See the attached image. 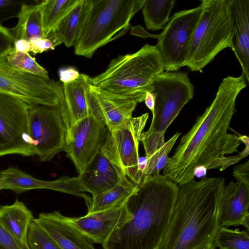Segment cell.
Masks as SVG:
<instances>
[{
    "label": "cell",
    "mask_w": 249,
    "mask_h": 249,
    "mask_svg": "<svg viewBox=\"0 0 249 249\" xmlns=\"http://www.w3.org/2000/svg\"><path fill=\"white\" fill-rule=\"evenodd\" d=\"M247 86L242 75L222 79L213 102L182 137L163 168L164 176L181 185L194 180L199 168L223 171L247 156L242 151L226 157L238 151L241 143L239 137L228 133V130L236 112V98Z\"/></svg>",
    "instance_id": "1"
},
{
    "label": "cell",
    "mask_w": 249,
    "mask_h": 249,
    "mask_svg": "<svg viewBox=\"0 0 249 249\" xmlns=\"http://www.w3.org/2000/svg\"><path fill=\"white\" fill-rule=\"evenodd\" d=\"M178 185L162 175L147 177L125 203L128 219L103 249H159L170 223Z\"/></svg>",
    "instance_id": "2"
},
{
    "label": "cell",
    "mask_w": 249,
    "mask_h": 249,
    "mask_svg": "<svg viewBox=\"0 0 249 249\" xmlns=\"http://www.w3.org/2000/svg\"><path fill=\"white\" fill-rule=\"evenodd\" d=\"M225 185L221 178L203 177L178 185L171 219L159 249H216L219 208Z\"/></svg>",
    "instance_id": "3"
},
{
    "label": "cell",
    "mask_w": 249,
    "mask_h": 249,
    "mask_svg": "<svg viewBox=\"0 0 249 249\" xmlns=\"http://www.w3.org/2000/svg\"><path fill=\"white\" fill-rule=\"evenodd\" d=\"M156 45H144L138 51L112 59L103 72L89 77L90 84L107 91L144 101L152 79L164 71Z\"/></svg>",
    "instance_id": "4"
},
{
    "label": "cell",
    "mask_w": 249,
    "mask_h": 249,
    "mask_svg": "<svg viewBox=\"0 0 249 249\" xmlns=\"http://www.w3.org/2000/svg\"><path fill=\"white\" fill-rule=\"evenodd\" d=\"M144 0H91L80 36L74 46L75 54L90 58L96 51L124 35L130 21Z\"/></svg>",
    "instance_id": "5"
},
{
    "label": "cell",
    "mask_w": 249,
    "mask_h": 249,
    "mask_svg": "<svg viewBox=\"0 0 249 249\" xmlns=\"http://www.w3.org/2000/svg\"><path fill=\"white\" fill-rule=\"evenodd\" d=\"M202 12L190 43L185 66L201 71L218 53L232 48V24L228 0H201Z\"/></svg>",
    "instance_id": "6"
},
{
    "label": "cell",
    "mask_w": 249,
    "mask_h": 249,
    "mask_svg": "<svg viewBox=\"0 0 249 249\" xmlns=\"http://www.w3.org/2000/svg\"><path fill=\"white\" fill-rule=\"evenodd\" d=\"M155 106L149 133H165L184 106L192 99L194 87L182 71H163L152 80L148 91Z\"/></svg>",
    "instance_id": "7"
},
{
    "label": "cell",
    "mask_w": 249,
    "mask_h": 249,
    "mask_svg": "<svg viewBox=\"0 0 249 249\" xmlns=\"http://www.w3.org/2000/svg\"><path fill=\"white\" fill-rule=\"evenodd\" d=\"M0 92L30 106L58 107L63 98L62 82L15 69L7 62L5 54L0 56Z\"/></svg>",
    "instance_id": "8"
},
{
    "label": "cell",
    "mask_w": 249,
    "mask_h": 249,
    "mask_svg": "<svg viewBox=\"0 0 249 249\" xmlns=\"http://www.w3.org/2000/svg\"><path fill=\"white\" fill-rule=\"evenodd\" d=\"M202 12V6L175 13L160 35L156 45L166 71L185 66L192 37Z\"/></svg>",
    "instance_id": "9"
},
{
    "label": "cell",
    "mask_w": 249,
    "mask_h": 249,
    "mask_svg": "<svg viewBox=\"0 0 249 249\" xmlns=\"http://www.w3.org/2000/svg\"><path fill=\"white\" fill-rule=\"evenodd\" d=\"M148 117V113L132 117L112 131H108L103 146L112 161L136 185L142 182L139 145Z\"/></svg>",
    "instance_id": "10"
},
{
    "label": "cell",
    "mask_w": 249,
    "mask_h": 249,
    "mask_svg": "<svg viewBox=\"0 0 249 249\" xmlns=\"http://www.w3.org/2000/svg\"><path fill=\"white\" fill-rule=\"evenodd\" d=\"M28 125L35 155L40 161H50L64 151L67 128L58 107L29 105Z\"/></svg>",
    "instance_id": "11"
},
{
    "label": "cell",
    "mask_w": 249,
    "mask_h": 249,
    "mask_svg": "<svg viewBox=\"0 0 249 249\" xmlns=\"http://www.w3.org/2000/svg\"><path fill=\"white\" fill-rule=\"evenodd\" d=\"M29 107L23 101L0 92V157L35 156L28 132Z\"/></svg>",
    "instance_id": "12"
},
{
    "label": "cell",
    "mask_w": 249,
    "mask_h": 249,
    "mask_svg": "<svg viewBox=\"0 0 249 249\" xmlns=\"http://www.w3.org/2000/svg\"><path fill=\"white\" fill-rule=\"evenodd\" d=\"M107 132V126L90 114L67 131L64 151L79 175L102 149Z\"/></svg>",
    "instance_id": "13"
},
{
    "label": "cell",
    "mask_w": 249,
    "mask_h": 249,
    "mask_svg": "<svg viewBox=\"0 0 249 249\" xmlns=\"http://www.w3.org/2000/svg\"><path fill=\"white\" fill-rule=\"evenodd\" d=\"M87 100L89 114L103 123L110 132L131 118L140 103L136 98L113 93L90 84Z\"/></svg>",
    "instance_id": "14"
},
{
    "label": "cell",
    "mask_w": 249,
    "mask_h": 249,
    "mask_svg": "<svg viewBox=\"0 0 249 249\" xmlns=\"http://www.w3.org/2000/svg\"><path fill=\"white\" fill-rule=\"evenodd\" d=\"M126 200L109 209L87 213L81 217H67L93 243L102 245L113 232L128 219L129 214L125 206Z\"/></svg>",
    "instance_id": "15"
},
{
    "label": "cell",
    "mask_w": 249,
    "mask_h": 249,
    "mask_svg": "<svg viewBox=\"0 0 249 249\" xmlns=\"http://www.w3.org/2000/svg\"><path fill=\"white\" fill-rule=\"evenodd\" d=\"M125 177L103 147L78 176L83 192H89L92 196L111 189Z\"/></svg>",
    "instance_id": "16"
},
{
    "label": "cell",
    "mask_w": 249,
    "mask_h": 249,
    "mask_svg": "<svg viewBox=\"0 0 249 249\" xmlns=\"http://www.w3.org/2000/svg\"><path fill=\"white\" fill-rule=\"evenodd\" d=\"M4 181V189L17 194L33 189H45L61 192L82 197L83 191L78 176H64L53 181L36 178L17 167H10L0 171Z\"/></svg>",
    "instance_id": "17"
},
{
    "label": "cell",
    "mask_w": 249,
    "mask_h": 249,
    "mask_svg": "<svg viewBox=\"0 0 249 249\" xmlns=\"http://www.w3.org/2000/svg\"><path fill=\"white\" fill-rule=\"evenodd\" d=\"M34 220L62 249H96L93 242L58 211L40 213Z\"/></svg>",
    "instance_id": "18"
},
{
    "label": "cell",
    "mask_w": 249,
    "mask_h": 249,
    "mask_svg": "<svg viewBox=\"0 0 249 249\" xmlns=\"http://www.w3.org/2000/svg\"><path fill=\"white\" fill-rule=\"evenodd\" d=\"M232 24L231 50L249 82V0H228Z\"/></svg>",
    "instance_id": "19"
},
{
    "label": "cell",
    "mask_w": 249,
    "mask_h": 249,
    "mask_svg": "<svg viewBox=\"0 0 249 249\" xmlns=\"http://www.w3.org/2000/svg\"><path fill=\"white\" fill-rule=\"evenodd\" d=\"M89 77L81 73L74 80L62 83L63 98L58 108L67 131L75 123L89 115L87 100Z\"/></svg>",
    "instance_id": "20"
},
{
    "label": "cell",
    "mask_w": 249,
    "mask_h": 249,
    "mask_svg": "<svg viewBox=\"0 0 249 249\" xmlns=\"http://www.w3.org/2000/svg\"><path fill=\"white\" fill-rule=\"evenodd\" d=\"M249 189L239 182L225 185L219 208L221 227L238 226L249 216Z\"/></svg>",
    "instance_id": "21"
},
{
    "label": "cell",
    "mask_w": 249,
    "mask_h": 249,
    "mask_svg": "<svg viewBox=\"0 0 249 249\" xmlns=\"http://www.w3.org/2000/svg\"><path fill=\"white\" fill-rule=\"evenodd\" d=\"M34 218L32 212L17 199L11 205L0 206V224L24 249H30L27 233Z\"/></svg>",
    "instance_id": "22"
},
{
    "label": "cell",
    "mask_w": 249,
    "mask_h": 249,
    "mask_svg": "<svg viewBox=\"0 0 249 249\" xmlns=\"http://www.w3.org/2000/svg\"><path fill=\"white\" fill-rule=\"evenodd\" d=\"M91 5V0H80L57 27L55 35L67 47L74 46L77 42Z\"/></svg>",
    "instance_id": "23"
},
{
    "label": "cell",
    "mask_w": 249,
    "mask_h": 249,
    "mask_svg": "<svg viewBox=\"0 0 249 249\" xmlns=\"http://www.w3.org/2000/svg\"><path fill=\"white\" fill-rule=\"evenodd\" d=\"M137 185L127 177L111 189L92 197L82 195L88 207L87 213H92L111 208L125 201L136 189Z\"/></svg>",
    "instance_id": "24"
},
{
    "label": "cell",
    "mask_w": 249,
    "mask_h": 249,
    "mask_svg": "<svg viewBox=\"0 0 249 249\" xmlns=\"http://www.w3.org/2000/svg\"><path fill=\"white\" fill-rule=\"evenodd\" d=\"M17 18V25L10 28L14 41L18 39L31 40L44 37L38 0L35 1L34 3L32 1H27L22 4Z\"/></svg>",
    "instance_id": "25"
},
{
    "label": "cell",
    "mask_w": 249,
    "mask_h": 249,
    "mask_svg": "<svg viewBox=\"0 0 249 249\" xmlns=\"http://www.w3.org/2000/svg\"><path fill=\"white\" fill-rule=\"evenodd\" d=\"M80 0H44L38 1L41 13L42 31L46 38L54 33L59 23Z\"/></svg>",
    "instance_id": "26"
},
{
    "label": "cell",
    "mask_w": 249,
    "mask_h": 249,
    "mask_svg": "<svg viewBox=\"0 0 249 249\" xmlns=\"http://www.w3.org/2000/svg\"><path fill=\"white\" fill-rule=\"evenodd\" d=\"M176 2L175 0H144L142 9L146 29L152 31L164 29Z\"/></svg>",
    "instance_id": "27"
},
{
    "label": "cell",
    "mask_w": 249,
    "mask_h": 249,
    "mask_svg": "<svg viewBox=\"0 0 249 249\" xmlns=\"http://www.w3.org/2000/svg\"><path fill=\"white\" fill-rule=\"evenodd\" d=\"M214 245L219 249H249V232L221 227L216 235Z\"/></svg>",
    "instance_id": "28"
},
{
    "label": "cell",
    "mask_w": 249,
    "mask_h": 249,
    "mask_svg": "<svg viewBox=\"0 0 249 249\" xmlns=\"http://www.w3.org/2000/svg\"><path fill=\"white\" fill-rule=\"evenodd\" d=\"M8 64L17 70L49 79L48 71L29 53L20 52L12 48L5 53Z\"/></svg>",
    "instance_id": "29"
},
{
    "label": "cell",
    "mask_w": 249,
    "mask_h": 249,
    "mask_svg": "<svg viewBox=\"0 0 249 249\" xmlns=\"http://www.w3.org/2000/svg\"><path fill=\"white\" fill-rule=\"evenodd\" d=\"M180 134L177 132L160 149L146 159L142 172V181L148 176L159 175L163 169L170 158L169 153Z\"/></svg>",
    "instance_id": "30"
},
{
    "label": "cell",
    "mask_w": 249,
    "mask_h": 249,
    "mask_svg": "<svg viewBox=\"0 0 249 249\" xmlns=\"http://www.w3.org/2000/svg\"><path fill=\"white\" fill-rule=\"evenodd\" d=\"M30 249H62L51 236L34 220L27 233Z\"/></svg>",
    "instance_id": "31"
},
{
    "label": "cell",
    "mask_w": 249,
    "mask_h": 249,
    "mask_svg": "<svg viewBox=\"0 0 249 249\" xmlns=\"http://www.w3.org/2000/svg\"><path fill=\"white\" fill-rule=\"evenodd\" d=\"M29 41L31 44V52L35 54L53 50L62 43L56 37L55 32L50 34L46 38H38Z\"/></svg>",
    "instance_id": "32"
},
{
    "label": "cell",
    "mask_w": 249,
    "mask_h": 249,
    "mask_svg": "<svg viewBox=\"0 0 249 249\" xmlns=\"http://www.w3.org/2000/svg\"><path fill=\"white\" fill-rule=\"evenodd\" d=\"M27 1L0 0V23L9 19L17 18L22 4Z\"/></svg>",
    "instance_id": "33"
},
{
    "label": "cell",
    "mask_w": 249,
    "mask_h": 249,
    "mask_svg": "<svg viewBox=\"0 0 249 249\" xmlns=\"http://www.w3.org/2000/svg\"><path fill=\"white\" fill-rule=\"evenodd\" d=\"M14 38L10 28L0 23V56L14 47Z\"/></svg>",
    "instance_id": "34"
},
{
    "label": "cell",
    "mask_w": 249,
    "mask_h": 249,
    "mask_svg": "<svg viewBox=\"0 0 249 249\" xmlns=\"http://www.w3.org/2000/svg\"><path fill=\"white\" fill-rule=\"evenodd\" d=\"M0 249H24L0 224Z\"/></svg>",
    "instance_id": "35"
},
{
    "label": "cell",
    "mask_w": 249,
    "mask_h": 249,
    "mask_svg": "<svg viewBox=\"0 0 249 249\" xmlns=\"http://www.w3.org/2000/svg\"><path fill=\"white\" fill-rule=\"evenodd\" d=\"M233 176L237 182L241 183L249 189V161L235 167Z\"/></svg>",
    "instance_id": "36"
},
{
    "label": "cell",
    "mask_w": 249,
    "mask_h": 249,
    "mask_svg": "<svg viewBox=\"0 0 249 249\" xmlns=\"http://www.w3.org/2000/svg\"><path fill=\"white\" fill-rule=\"evenodd\" d=\"M79 72L71 67L61 69L59 71V76L62 83L74 80L79 77Z\"/></svg>",
    "instance_id": "37"
},
{
    "label": "cell",
    "mask_w": 249,
    "mask_h": 249,
    "mask_svg": "<svg viewBox=\"0 0 249 249\" xmlns=\"http://www.w3.org/2000/svg\"><path fill=\"white\" fill-rule=\"evenodd\" d=\"M14 48L17 51L28 53L31 51V44L29 40L18 39L14 41Z\"/></svg>",
    "instance_id": "38"
},
{
    "label": "cell",
    "mask_w": 249,
    "mask_h": 249,
    "mask_svg": "<svg viewBox=\"0 0 249 249\" xmlns=\"http://www.w3.org/2000/svg\"><path fill=\"white\" fill-rule=\"evenodd\" d=\"M144 101L146 107L151 110L153 114L155 106V98L154 95L150 92H146Z\"/></svg>",
    "instance_id": "39"
},
{
    "label": "cell",
    "mask_w": 249,
    "mask_h": 249,
    "mask_svg": "<svg viewBox=\"0 0 249 249\" xmlns=\"http://www.w3.org/2000/svg\"><path fill=\"white\" fill-rule=\"evenodd\" d=\"M4 185L3 177L0 173V191L4 189Z\"/></svg>",
    "instance_id": "40"
}]
</instances>
